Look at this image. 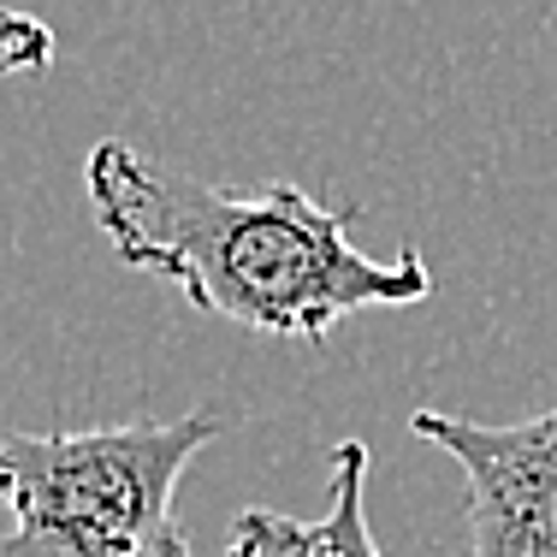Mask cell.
<instances>
[{
  "label": "cell",
  "instance_id": "cell-1",
  "mask_svg": "<svg viewBox=\"0 0 557 557\" xmlns=\"http://www.w3.org/2000/svg\"><path fill=\"white\" fill-rule=\"evenodd\" d=\"M84 190L125 268L268 338L321 344L350 314L404 309L433 290L416 244L392 261L368 256L350 244V208H326L297 184L232 190L108 137L84 161Z\"/></svg>",
  "mask_w": 557,
  "mask_h": 557
},
{
  "label": "cell",
  "instance_id": "cell-2",
  "mask_svg": "<svg viewBox=\"0 0 557 557\" xmlns=\"http://www.w3.org/2000/svg\"><path fill=\"white\" fill-rule=\"evenodd\" d=\"M220 416L0 440V557H190L172 493Z\"/></svg>",
  "mask_w": 557,
  "mask_h": 557
},
{
  "label": "cell",
  "instance_id": "cell-3",
  "mask_svg": "<svg viewBox=\"0 0 557 557\" xmlns=\"http://www.w3.org/2000/svg\"><path fill=\"white\" fill-rule=\"evenodd\" d=\"M409 433L440 445L469 481L474 557H557V404L534 421H486L416 409Z\"/></svg>",
  "mask_w": 557,
  "mask_h": 557
},
{
  "label": "cell",
  "instance_id": "cell-4",
  "mask_svg": "<svg viewBox=\"0 0 557 557\" xmlns=\"http://www.w3.org/2000/svg\"><path fill=\"white\" fill-rule=\"evenodd\" d=\"M314 522L278 510H244L232 522L225 557H380L368 528V445L344 440L333 450V493Z\"/></svg>",
  "mask_w": 557,
  "mask_h": 557
},
{
  "label": "cell",
  "instance_id": "cell-5",
  "mask_svg": "<svg viewBox=\"0 0 557 557\" xmlns=\"http://www.w3.org/2000/svg\"><path fill=\"white\" fill-rule=\"evenodd\" d=\"M48 65H54V30L36 12L0 7V77L48 72Z\"/></svg>",
  "mask_w": 557,
  "mask_h": 557
}]
</instances>
